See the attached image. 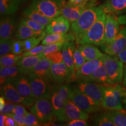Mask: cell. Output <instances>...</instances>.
Returning a JSON list of instances; mask_svg holds the SVG:
<instances>
[{
    "instance_id": "obj_5",
    "label": "cell",
    "mask_w": 126,
    "mask_h": 126,
    "mask_svg": "<svg viewBox=\"0 0 126 126\" xmlns=\"http://www.w3.org/2000/svg\"><path fill=\"white\" fill-rule=\"evenodd\" d=\"M65 0H33L31 7L46 16L54 19L61 15Z\"/></svg>"
},
{
    "instance_id": "obj_54",
    "label": "cell",
    "mask_w": 126,
    "mask_h": 126,
    "mask_svg": "<svg viewBox=\"0 0 126 126\" xmlns=\"http://www.w3.org/2000/svg\"><path fill=\"white\" fill-rule=\"evenodd\" d=\"M85 0H68V2L69 4H74V5H78L82 4Z\"/></svg>"
},
{
    "instance_id": "obj_37",
    "label": "cell",
    "mask_w": 126,
    "mask_h": 126,
    "mask_svg": "<svg viewBox=\"0 0 126 126\" xmlns=\"http://www.w3.org/2000/svg\"><path fill=\"white\" fill-rule=\"evenodd\" d=\"M94 124L99 126H115L107 113L99 115L94 119Z\"/></svg>"
},
{
    "instance_id": "obj_16",
    "label": "cell",
    "mask_w": 126,
    "mask_h": 126,
    "mask_svg": "<svg viewBox=\"0 0 126 126\" xmlns=\"http://www.w3.org/2000/svg\"><path fill=\"white\" fill-rule=\"evenodd\" d=\"M64 119L65 121H68L75 119H83L87 120L89 119L88 113L79 108L71 100L66 102L64 109Z\"/></svg>"
},
{
    "instance_id": "obj_56",
    "label": "cell",
    "mask_w": 126,
    "mask_h": 126,
    "mask_svg": "<svg viewBox=\"0 0 126 126\" xmlns=\"http://www.w3.org/2000/svg\"><path fill=\"white\" fill-rule=\"evenodd\" d=\"M123 84L124 87L126 88V65L124 67V75H123Z\"/></svg>"
},
{
    "instance_id": "obj_50",
    "label": "cell",
    "mask_w": 126,
    "mask_h": 126,
    "mask_svg": "<svg viewBox=\"0 0 126 126\" xmlns=\"http://www.w3.org/2000/svg\"><path fill=\"white\" fill-rule=\"evenodd\" d=\"M117 57L123 63L126 64V47L119 54L117 55Z\"/></svg>"
},
{
    "instance_id": "obj_41",
    "label": "cell",
    "mask_w": 126,
    "mask_h": 126,
    "mask_svg": "<svg viewBox=\"0 0 126 126\" xmlns=\"http://www.w3.org/2000/svg\"><path fill=\"white\" fill-rule=\"evenodd\" d=\"M11 51L12 53L15 54L19 55L22 54L24 51L23 41L19 39L18 40L12 41Z\"/></svg>"
},
{
    "instance_id": "obj_40",
    "label": "cell",
    "mask_w": 126,
    "mask_h": 126,
    "mask_svg": "<svg viewBox=\"0 0 126 126\" xmlns=\"http://www.w3.org/2000/svg\"><path fill=\"white\" fill-rule=\"evenodd\" d=\"M41 122L32 113L27 112L25 115V126H40Z\"/></svg>"
},
{
    "instance_id": "obj_1",
    "label": "cell",
    "mask_w": 126,
    "mask_h": 126,
    "mask_svg": "<svg viewBox=\"0 0 126 126\" xmlns=\"http://www.w3.org/2000/svg\"><path fill=\"white\" fill-rule=\"evenodd\" d=\"M106 14L103 12L92 25V26L78 39H76L77 43L93 44L98 46H103L106 44L105 37V26Z\"/></svg>"
},
{
    "instance_id": "obj_33",
    "label": "cell",
    "mask_w": 126,
    "mask_h": 126,
    "mask_svg": "<svg viewBox=\"0 0 126 126\" xmlns=\"http://www.w3.org/2000/svg\"><path fill=\"white\" fill-rule=\"evenodd\" d=\"M22 57V55L15 54L13 53L12 54H7L1 56V59H0L1 68L14 65L21 59Z\"/></svg>"
},
{
    "instance_id": "obj_44",
    "label": "cell",
    "mask_w": 126,
    "mask_h": 126,
    "mask_svg": "<svg viewBox=\"0 0 126 126\" xmlns=\"http://www.w3.org/2000/svg\"><path fill=\"white\" fill-rule=\"evenodd\" d=\"M45 45H39L37 46L34 48H32L31 50H29V51H25L23 53L22 56H34V55H38L40 54L43 50H45Z\"/></svg>"
},
{
    "instance_id": "obj_38",
    "label": "cell",
    "mask_w": 126,
    "mask_h": 126,
    "mask_svg": "<svg viewBox=\"0 0 126 126\" xmlns=\"http://www.w3.org/2000/svg\"><path fill=\"white\" fill-rule=\"evenodd\" d=\"M64 42H57V43L48 44V45H45V50L42 52V54L44 56L50 54V53H54V52L57 51H61L62 50Z\"/></svg>"
},
{
    "instance_id": "obj_43",
    "label": "cell",
    "mask_w": 126,
    "mask_h": 126,
    "mask_svg": "<svg viewBox=\"0 0 126 126\" xmlns=\"http://www.w3.org/2000/svg\"><path fill=\"white\" fill-rule=\"evenodd\" d=\"M52 63H60L63 62V56L62 51H57L50 53L45 56Z\"/></svg>"
},
{
    "instance_id": "obj_42",
    "label": "cell",
    "mask_w": 126,
    "mask_h": 126,
    "mask_svg": "<svg viewBox=\"0 0 126 126\" xmlns=\"http://www.w3.org/2000/svg\"><path fill=\"white\" fill-rule=\"evenodd\" d=\"M12 41L11 40H0V56L8 54L11 51Z\"/></svg>"
},
{
    "instance_id": "obj_31",
    "label": "cell",
    "mask_w": 126,
    "mask_h": 126,
    "mask_svg": "<svg viewBox=\"0 0 126 126\" xmlns=\"http://www.w3.org/2000/svg\"><path fill=\"white\" fill-rule=\"evenodd\" d=\"M85 81H91L99 83H109V78L108 72L103 63H102L99 67L89 75Z\"/></svg>"
},
{
    "instance_id": "obj_51",
    "label": "cell",
    "mask_w": 126,
    "mask_h": 126,
    "mask_svg": "<svg viewBox=\"0 0 126 126\" xmlns=\"http://www.w3.org/2000/svg\"><path fill=\"white\" fill-rule=\"evenodd\" d=\"M7 117V114H2V113H1V115H0V126H5V119Z\"/></svg>"
},
{
    "instance_id": "obj_8",
    "label": "cell",
    "mask_w": 126,
    "mask_h": 126,
    "mask_svg": "<svg viewBox=\"0 0 126 126\" xmlns=\"http://www.w3.org/2000/svg\"><path fill=\"white\" fill-rule=\"evenodd\" d=\"M71 100L79 108L88 113L98 111L102 106L97 103L92 97L81 92L77 88L72 89Z\"/></svg>"
},
{
    "instance_id": "obj_23",
    "label": "cell",
    "mask_w": 126,
    "mask_h": 126,
    "mask_svg": "<svg viewBox=\"0 0 126 126\" xmlns=\"http://www.w3.org/2000/svg\"><path fill=\"white\" fill-rule=\"evenodd\" d=\"M51 99L52 105L54 109L55 116L59 121H65L64 119V109L66 102L60 96L56 89L51 91Z\"/></svg>"
},
{
    "instance_id": "obj_3",
    "label": "cell",
    "mask_w": 126,
    "mask_h": 126,
    "mask_svg": "<svg viewBox=\"0 0 126 126\" xmlns=\"http://www.w3.org/2000/svg\"><path fill=\"white\" fill-rule=\"evenodd\" d=\"M124 88L116 83L113 86L104 87L102 106L110 110L124 111L123 108V93Z\"/></svg>"
},
{
    "instance_id": "obj_20",
    "label": "cell",
    "mask_w": 126,
    "mask_h": 126,
    "mask_svg": "<svg viewBox=\"0 0 126 126\" xmlns=\"http://www.w3.org/2000/svg\"><path fill=\"white\" fill-rule=\"evenodd\" d=\"M44 56L41 53L38 55L34 56H22V58L16 63L18 66L19 71L20 74L28 75L34 66L38 63L40 60Z\"/></svg>"
},
{
    "instance_id": "obj_24",
    "label": "cell",
    "mask_w": 126,
    "mask_h": 126,
    "mask_svg": "<svg viewBox=\"0 0 126 126\" xmlns=\"http://www.w3.org/2000/svg\"><path fill=\"white\" fill-rule=\"evenodd\" d=\"M15 26V20L9 17L1 19L0 22V40H10Z\"/></svg>"
},
{
    "instance_id": "obj_34",
    "label": "cell",
    "mask_w": 126,
    "mask_h": 126,
    "mask_svg": "<svg viewBox=\"0 0 126 126\" xmlns=\"http://www.w3.org/2000/svg\"><path fill=\"white\" fill-rule=\"evenodd\" d=\"M46 35V34L42 36H33V37H29V38L25 39V40L23 41L24 51H29L32 48L38 46L41 41L43 40Z\"/></svg>"
},
{
    "instance_id": "obj_22",
    "label": "cell",
    "mask_w": 126,
    "mask_h": 126,
    "mask_svg": "<svg viewBox=\"0 0 126 126\" xmlns=\"http://www.w3.org/2000/svg\"><path fill=\"white\" fill-rule=\"evenodd\" d=\"M1 94L6 100L15 103H23V98L12 82L1 86Z\"/></svg>"
},
{
    "instance_id": "obj_26",
    "label": "cell",
    "mask_w": 126,
    "mask_h": 126,
    "mask_svg": "<svg viewBox=\"0 0 126 126\" xmlns=\"http://www.w3.org/2000/svg\"><path fill=\"white\" fill-rule=\"evenodd\" d=\"M19 73V68L17 65L1 68L0 70L1 86L7 82H12L17 78Z\"/></svg>"
},
{
    "instance_id": "obj_46",
    "label": "cell",
    "mask_w": 126,
    "mask_h": 126,
    "mask_svg": "<svg viewBox=\"0 0 126 126\" xmlns=\"http://www.w3.org/2000/svg\"><path fill=\"white\" fill-rule=\"evenodd\" d=\"M11 116L13 118V119L15 120V122L16 123L18 126H25V115L24 116H20V115H16L12 113H8L7 114Z\"/></svg>"
},
{
    "instance_id": "obj_9",
    "label": "cell",
    "mask_w": 126,
    "mask_h": 126,
    "mask_svg": "<svg viewBox=\"0 0 126 126\" xmlns=\"http://www.w3.org/2000/svg\"><path fill=\"white\" fill-rule=\"evenodd\" d=\"M105 86L96 82L91 81H80L77 89L83 94H87L98 103L102 105L103 98V91Z\"/></svg>"
},
{
    "instance_id": "obj_21",
    "label": "cell",
    "mask_w": 126,
    "mask_h": 126,
    "mask_svg": "<svg viewBox=\"0 0 126 126\" xmlns=\"http://www.w3.org/2000/svg\"><path fill=\"white\" fill-rule=\"evenodd\" d=\"M105 13L121 14L126 12V0H105L100 7Z\"/></svg>"
},
{
    "instance_id": "obj_48",
    "label": "cell",
    "mask_w": 126,
    "mask_h": 126,
    "mask_svg": "<svg viewBox=\"0 0 126 126\" xmlns=\"http://www.w3.org/2000/svg\"><path fill=\"white\" fill-rule=\"evenodd\" d=\"M88 125V123L86 122L85 120L83 119L72 120L67 124V126H86Z\"/></svg>"
},
{
    "instance_id": "obj_36",
    "label": "cell",
    "mask_w": 126,
    "mask_h": 126,
    "mask_svg": "<svg viewBox=\"0 0 126 126\" xmlns=\"http://www.w3.org/2000/svg\"><path fill=\"white\" fill-rule=\"evenodd\" d=\"M86 60L82 54L79 48H75L74 51V64L75 74L86 62Z\"/></svg>"
},
{
    "instance_id": "obj_15",
    "label": "cell",
    "mask_w": 126,
    "mask_h": 126,
    "mask_svg": "<svg viewBox=\"0 0 126 126\" xmlns=\"http://www.w3.org/2000/svg\"><path fill=\"white\" fill-rule=\"evenodd\" d=\"M52 63L46 57H43L34 66L28 76L41 77L49 81L50 76V68Z\"/></svg>"
},
{
    "instance_id": "obj_12",
    "label": "cell",
    "mask_w": 126,
    "mask_h": 126,
    "mask_svg": "<svg viewBox=\"0 0 126 126\" xmlns=\"http://www.w3.org/2000/svg\"><path fill=\"white\" fill-rule=\"evenodd\" d=\"M50 76L53 81L60 84L72 81L71 74L64 62L52 63L50 68Z\"/></svg>"
},
{
    "instance_id": "obj_18",
    "label": "cell",
    "mask_w": 126,
    "mask_h": 126,
    "mask_svg": "<svg viewBox=\"0 0 126 126\" xmlns=\"http://www.w3.org/2000/svg\"><path fill=\"white\" fill-rule=\"evenodd\" d=\"M119 23L116 17L106 15L105 26V37L106 44L111 43L119 32Z\"/></svg>"
},
{
    "instance_id": "obj_7",
    "label": "cell",
    "mask_w": 126,
    "mask_h": 126,
    "mask_svg": "<svg viewBox=\"0 0 126 126\" xmlns=\"http://www.w3.org/2000/svg\"><path fill=\"white\" fill-rule=\"evenodd\" d=\"M12 83L22 97L23 104L31 108L37 99L33 94L28 77L25 74H21L17 77Z\"/></svg>"
},
{
    "instance_id": "obj_35",
    "label": "cell",
    "mask_w": 126,
    "mask_h": 126,
    "mask_svg": "<svg viewBox=\"0 0 126 126\" xmlns=\"http://www.w3.org/2000/svg\"><path fill=\"white\" fill-rule=\"evenodd\" d=\"M55 89L60 96L64 100V102H67L68 100H70L72 92V89L70 86L68 85L67 84H65L55 88Z\"/></svg>"
},
{
    "instance_id": "obj_6",
    "label": "cell",
    "mask_w": 126,
    "mask_h": 126,
    "mask_svg": "<svg viewBox=\"0 0 126 126\" xmlns=\"http://www.w3.org/2000/svg\"><path fill=\"white\" fill-rule=\"evenodd\" d=\"M30 110L42 123L50 122L55 115L51 99L46 97L37 99L30 108Z\"/></svg>"
},
{
    "instance_id": "obj_2",
    "label": "cell",
    "mask_w": 126,
    "mask_h": 126,
    "mask_svg": "<svg viewBox=\"0 0 126 126\" xmlns=\"http://www.w3.org/2000/svg\"><path fill=\"white\" fill-rule=\"evenodd\" d=\"M103 12L100 7H92L85 9L78 19L72 23L71 32L75 35V39H78L85 33Z\"/></svg>"
},
{
    "instance_id": "obj_30",
    "label": "cell",
    "mask_w": 126,
    "mask_h": 126,
    "mask_svg": "<svg viewBox=\"0 0 126 126\" xmlns=\"http://www.w3.org/2000/svg\"><path fill=\"white\" fill-rule=\"evenodd\" d=\"M22 0H0V12L1 15H9L18 10Z\"/></svg>"
},
{
    "instance_id": "obj_52",
    "label": "cell",
    "mask_w": 126,
    "mask_h": 126,
    "mask_svg": "<svg viewBox=\"0 0 126 126\" xmlns=\"http://www.w3.org/2000/svg\"><path fill=\"white\" fill-rule=\"evenodd\" d=\"M116 18H117L119 24H125L126 23V15L120 16Z\"/></svg>"
},
{
    "instance_id": "obj_39",
    "label": "cell",
    "mask_w": 126,
    "mask_h": 126,
    "mask_svg": "<svg viewBox=\"0 0 126 126\" xmlns=\"http://www.w3.org/2000/svg\"><path fill=\"white\" fill-rule=\"evenodd\" d=\"M20 22H22L26 26H29L31 29H33L36 31H44L45 29L46 26H43V25L40 24V23L34 21L33 20H32L31 19L27 18V17H24L20 19Z\"/></svg>"
},
{
    "instance_id": "obj_47",
    "label": "cell",
    "mask_w": 126,
    "mask_h": 126,
    "mask_svg": "<svg viewBox=\"0 0 126 126\" xmlns=\"http://www.w3.org/2000/svg\"><path fill=\"white\" fill-rule=\"evenodd\" d=\"M27 113L26 109L23 106L18 105H16L15 108L12 110V111L11 113H12L16 115H20V116H24Z\"/></svg>"
},
{
    "instance_id": "obj_4",
    "label": "cell",
    "mask_w": 126,
    "mask_h": 126,
    "mask_svg": "<svg viewBox=\"0 0 126 126\" xmlns=\"http://www.w3.org/2000/svg\"><path fill=\"white\" fill-rule=\"evenodd\" d=\"M103 63L108 72L109 83L122 82L124 75L123 63L117 57L107 54H103Z\"/></svg>"
},
{
    "instance_id": "obj_53",
    "label": "cell",
    "mask_w": 126,
    "mask_h": 126,
    "mask_svg": "<svg viewBox=\"0 0 126 126\" xmlns=\"http://www.w3.org/2000/svg\"><path fill=\"white\" fill-rule=\"evenodd\" d=\"M5 99L4 96H1L0 97V111H1L4 109L5 105Z\"/></svg>"
},
{
    "instance_id": "obj_32",
    "label": "cell",
    "mask_w": 126,
    "mask_h": 126,
    "mask_svg": "<svg viewBox=\"0 0 126 126\" xmlns=\"http://www.w3.org/2000/svg\"><path fill=\"white\" fill-rule=\"evenodd\" d=\"M125 111L111 110L107 113L115 126H126V114Z\"/></svg>"
},
{
    "instance_id": "obj_28",
    "label": "cell",
    "mask_w": 126,
    "mask_h": 126,
    "mask_svg": "<svg viewBox=\"0 0 126 126\" xmlns=\"http://www.w3.org/2000/svg\"><path fill=\"white\" fill-rule=\"evenodd\" d=\"M23 14L25 17H27L32 20L37 22L45 26H47L53 20V19L46 16L43 14L33 8L31 6L24 9Z\"/></svg>"
},
{
    "instance_id": "obj_14",
    "label": "cell",
    "mask_w": 126,
    "mask_h": 126,
    "mask_svg": "<svg viewBox=\"0 0 126 126\" xmlns=\"http://www.w3.org/2000/svg\"><path fill=\"white\" fill-rule=\"evenodd\" d=\"M88 8L85 1L82 4L74 5L66 2L62 9L61 15L69 20L70 22L73 23L78 19L85 9Z\"/></svg>"
},
{
    "instance_id": "obj_10",
    "label": "cell",
    "mask_w": 126,
    "mask_h": 126,
    "mask_svg": "<svg viewBox=\"0 0 126 126\" xmlns=\"http://www.w3.org/2000/svg\"><path fill=\"white\" fill-rule=\"evenodd\" d=\"M33 94L36 99L51 97V91L50 89L48 80L37 77L28 76Z\"/></svg>"
},
{
    "instance_id": "obj_11",
    "label": "cell",
    "mask_w": 126,
    "mask_h": 126,
    "mask_svg": "<svg viewBox=\"0 0 126 126\" xmlns=\"http://www.w3.org/2000/svg\"><path fill=\"white\" fill-rule=\"evenodd\" d=\"M126 47V26L119 31L111 43L102 46L103 50L107 54L116 56Z\"/></svg>"
},
{
    "instance_id": "obj_13",
    "label": "cell",
    "mask_w": 126,
    "mask_h": 126,
    "mask_svg": "<svg viewBox=\"0 0 126 126\" xmlns=\"http://www.w3.org/2000/svg\"><path fill=\"white\" fill-rule=\"evenodd\" d=\"M103 63V56L99 59L86 61L83 65L80 68L75 74V81H83L89 75L92 74L94 71Z\"/></svg>"
},
{
    "instance_id": "obj_55",
    "label": "cell",
    "mask_w": 126,
    "mask_h": 126,
    "mask_svg": "<svg viewBox=\"0 0 126 126\" xmlns=\"http://www.w3.org/2000/svg\"><path fill=\"white\" fill-rule=\"evenodd\" d=\"M123 102L126 109V88H124L123 93Z\"/></svg>"
},
{
    "instance_id": "obj_17",
    "label": "cell",
    "mask_w": 126,
    "mask_h": 126,
    "mask_svg": "<svg viewBox=\"0 0 126 126\" xmlns=\"http://www.w3.org/2000/svg\"><path fill=\"white\" fill-rule=\"evenodd\" d=\"M70 28V22L63 15H59L53 19L46 26V32L48 33H67Z\"/></svg>"
},
{
    "instance_id": "obj_29",
    "label": "cell",
    "mask_w": 126,
    "mask_h": 126,
    "mask_svg": "<svg viewBox=\"0 0 126 126\" xmlns=\"http://www.w3.org/2000/svg\"><path fill=\"white\" fill-rule=\"evenodd\" d=\"M46 34V32L42 31H36L33 29H31L29 26H26L22 22L18 24L17 28L16 37L19 40H25L29 37L33 36H42Z\"/></svg>"
},
{
    "instance_id": "obj_27",
    "label": "cell",
    "mask_w": 126,
    "mask_h": 126,
    "mask_svg": "<svg viewBox=\"0 0 126 126\" xmlns=\"http://www.w3.org/2000/svg\"><path fill=\"white\" fill-rule=\"evenodd\" d=\"M78 48L86 61L99 59L103 56L99 48L93 44H83L79 46Z\"/></svg>"
},
{
    "instance_id": "obj_19",
    "label": "cell",
    "mask_w": 126,
    "mask_h": 126,
    "mask_svg": "<svg viewBox=\"0 0 126 126\" xmlns=\"http://www.w3.org/2000/svg\"><path fill=\"white\" fill-rule=\"evenodd\" d=\"M75 44L73 41L64 42L62 48L63 62L68 68L72 76V81H75V70L74 64V51Z\"/></svg>"
},
{
    "instance_id": "obj_45",
    "label": "cell",
    "mask_w": 126,
    "mask_h": 126,
    "mask_svg": "<svg viewBox=\"0 0 126 126\" xmlns=\"http://www.w3.org/2000/svg\"><path fill=\"white\" fill-rule=\"evenodd\" d=\"M15 106L16 105L15 103L8 100V101L6 102L5 105L3 110L1 111V113H2V114H8V113H11L12 110H14V109L15 108Z\"/></svg>"
},
{
    "instance_id": "obj_49",
    "label": "cell",
    "mask_w": 126,
    "mask_h": 126,
    "mask_svg": "<svg viewBox=\"0 0 126 126\" xmlns=\"http://www.w3.org/2000/svg\"><path fill=\"white\" fill-rule=\"evenodd\" d=\"M5 126H17L18 124L15 122L13 118L7 115V117L6 118L5 121Z\"/></svg>"
},
{
    "instance_id": "obj_25",
    "label": "cell",
    "mask_w": 126,
    "mask_h": 126,
    "mask_svg": "<svg viewBox=\"0 0 126 126\" xmlns=\"http://www.w3.org/2000/svg\"><path fill=\"white\" fill-rule=\"evenodd\" d=\"M75 36L72 33L67 34V33H48L46 35L42 40L43 45L57 43V42H65L74 40Z\"/></svg>"
}]
</instances>
